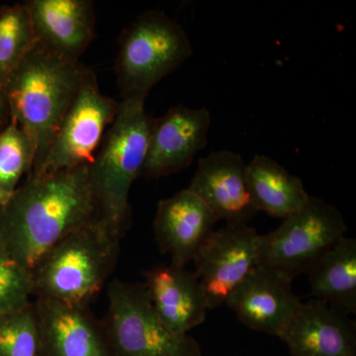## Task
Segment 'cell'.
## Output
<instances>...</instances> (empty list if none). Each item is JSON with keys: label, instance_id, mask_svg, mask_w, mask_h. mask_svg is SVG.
Segmentation results:
<instances>
[{"label": "cell", "instance_id": "6da1fadb", "mask_svg": "<svg viewBox=\"0 0 356 356\" xmlns=\"http://www.w3.org/2000/svg\"><path fill=\"white\" fill-rule=\"evenodd\" d=\"M89 166L29 175L0 208V240L30 270L65 236L99 217Z\"/></svg>", "mask_w": 356, "mask_h": 356}, {"label": "cell", "instance_id": "7a4b0ae2", "mask_svg": "<svg viewBox=\"0 0 356 356\" xmlns=\"http://www.w3.org/2000/svg\"><path fill=\"white\" fill-rule=\"evenodd\" d=\"M86 69L37 41L4 86L11 121L27 134L34 146L33 168L48 151Z\"/></svg>", "mask_w": 356, "mask_h": 356}, {"label": "cell", "instance_id": "3957f363", "mask_svg": "<svg viewBox=\"0 0 356 356\" xmlns=\"http://www.w3.org/2000/svg\"><path fill=\"white\" fill-rule=\"evenodd\" d=\"M121 238L100 217L70 232L33 267L34 296L88 306L113 273Z\"/></svg>", "mask_w": 356, "mask_h": 356}, {"label": "cell", "instance_id": "277c9868", "mask_svg": "<svg viewBox=\"0 0 356 356\" xmlns=\"http://www.w3.org/2000/svg\"><path fill=\"white\" fill-rule=\"evenodd\" d=\"M145 102L138 97L122 99L89 166L99 217L121 236L130 220V191L146 161L153 118L147 115Z\"/></svg>", "mask_w": 356, "mask_h": 356}, {"label": "cell", "instance_id": "5b68a950", "mask_svg": "<svg viewBox=\"0 0 356 356\" xmlns=\"http://www.w3.org/2000/svg\"><path fill=\"white\" fill-rule=\"evenodd\" d=\"M193 54L188 35L161 11L140 14L122 35L116 72L124 98L146 99L151 89Z\"/></svg>", "mask_w": 356, "mask_h": 356}, {"label": "cell", "instance_id": "8992f818", "mask_svg": "<svg viewBox=\"0 0 356 356\" xmlns=\"http://www.w3.org/2000/svg\"><path fill=\"white\" fill-rule=\"evenodd\" d=\"M107 332L117 356H202L193 337L172 332L154 310L144 282L112 280Z\"/></svg>", "mask_w": 356, "mask_h": 356}, {"label": "cell", "instance_id": "52a82bcc", "mask_svg": "<svg viewBox=\"0 0 356 356\" xmlns=\"http://www.w3.org/2000/svg\"><path fill=\"white\" fill-rule=\"evenodd\" d=\"M346 232V220L336 206L310 196L302 209L282 219L274 231L261 235L259 266L294 280L307 273Z\"/></svg>", "mask_w": 356, "mask_h": 356}, {"label": "cell", "instance_id": "ba28073f", "mask_svg": "<svg viewBox=\"0 0 356 356\" xmlns=\"http://www.w3.org/2000/svg\"><path fill=\"white\" fill-rule=\"evenodd\" d=\"M119 102L103 95L91 70H84L76 97L65 112L44 159L30 175H49L90 165Z\"/></svg>", "mask_w": 356, "mask_h": 356}, {"label": "cell", "instance_id": "9c48e42d", "mask_svg": "<svg viewBox=\"0 0 356 356\" xmlns=\"http://www.w3.org/2000/svg\"><path fill=\"white\" fill-rule=\"evenodd\" d=\"M261 236L247 225L214 229L194 257L195 275L208 307L226 305L229 297L259 264Z\"/></svg>", "mask_w": 356, "mask_h": 356}, {"label": "cell", "instance_id": "30bf717a", "mask_svg": "<svg viewBox=\"0 0 356 356\" xmlns=\"http://www.w3.org/2000/svg\"><path fill=\"white\" fill-rule=\"evenodd\" d=\"M211 113L205 107L177 105L159 118L152 119L149 145L142 175L168 177L191 165L207 145Z\"/></svg>", "mask_w": 356, "mask_h": 356}, {"label": "cell", "instance_id": "8fae6325", "mask_svg": "<svg viewBox=\"0 0 356 356\" xmlns=\"http://www.w3.org/2000/svg\"><path fill=\"white\" fill-rule=\"evenodd\" d=\"M32 305L40 356H117L104 323L96 320L88 306L41 298Z\"/></svg>", "mask_w": 356, "mask_h": 356}, {"label": "cell", "instance_id": "7c38bea8", "mask_svg": "<svg viewBox=\"0 0 356 356\" xmlns=\"http://www.w3.org/2000/svg\"><path fill=\"white\" fill-rule=\"evenodd\" d=\"M293 280L273 269L257 266L227 301L242 324L281 339L302 302Z\"/></svg>", "mask_w": 356, "mask_h": 356}, {"label": "cell", "instance_id": "4fadbf2b", "mask_svg": "<svg viewBox=\"0 0 356 356\" xmlns=\"http://www.w3.org/2000/svg\"><path fill=\"white\" fill-rule=\"evenodd\" d=\"M212 211L217 222L247 225L255 211L247 181V163L229 149L199 159L188 187Z\"/></svg>", "mask_w": 356, "mask_h": 356}, {"label": "cell", "instance_id": "5bb4252c", "mask_svg": "<svg viewBox=\"0 0 356 356\" xmlns=\"http://www.w3.org/2000/svg\"><path fill=\"white\" fill-rule=\"evenodd\" d=\"M212 211L188 188L159 201L154 217V236L161 254L173 266L186 267L214 231Z\"/></svg>", "mask_w": 356, "mask_h": 356}, {"label": "cell", "instance_id": "9a60e30c", "mask_svg": "<svg viewBox=\"0 0 356 356\" xmlns=\"http://www.w3.org/2000/svg\"><path fill=\"white\" fill-rule=\"evenodd\" d=\"M291 356H356V325L325 302L302 303L281 339Z\"/></svg>", "mask_w": 356, "mask_h": 356}, {"label": "cell", "instance_id": "2e32d148", "mask_svg": "<svg viewBox=\"0 0 356 356\" xmlns=\"http://www.w3.org/2000/svg\"><path fill=\"white\" fill-rule=\"evenodd\" d=\"M26 4L37 41L60 57L79 62L95 37L92 2L31 0Z\"/></svg>", "mask_w": 356, "mask_h": 356}, {"label": "cell", "instance_id": "e0dca14e", "mask_svg": "<svg viewBox=\"0 0 356 356\" xmlns=\"http://www.w3.org/2000/svg\"><path fill=\"white\" fill-rule=\"evenodd\" d=\"M144 276L154 310L172 332L187 334L205 322L209 307L195 273L170 264L149 269Z\"/></svg>", "mask_w": 356, "mask_h": 356}, {"label": "cell", "instance_id": "ac0fdd59", "mask_svg": "<svg viewBox=\"0 0 356 356\" xmlns=\"http://www.w3.org/2000/svg\"><path fill=\"white\" fill-rule=\"evenodd\" d=\"M312 298L344 316L356 314V240L343 236L307 271Z\"/></svg>", "mask_w": 356, "mask_h": 356}, {"label": "cell", "instance_id": "d6986e66", "mask_svg": "<svg viewBox=\"0 0 356 356\" xmlns=\"http://www.w3.org/2000/svg\"><path fill=\"white\" fill-rule=\"evenodd\" d=\"M247 181L255 211L273 218L294 214L311 196L298 177L264 154H255L247 163Z\"/></svg>", "mask_w": 356, "mask_h": 356}, {"label": "cell", "instance_id": "ffe728a7", "mask_svg": "<svg viewBox=\"0 0 356 356\" xmlns=\"http://www.w3.org/2000/svg\"><path fill=\"white\" fill-rule=\"evenodd\" d=\"M37 43L27 4L0 8V86L4 88Z\"/></svg>", "mask_w": 356, "mask_h": 356}, {"label": "cell", "instance_id": "44dd1931", "mask_svg": "<svg viewBox=\"0 0 356 356\" xmlns=\"http://www.w3.org/2000/svg\"><path fill=\"white\" fill-rule=\"evenodd\" d=\"M35 159L31 140L11 121L0 132V194L6 201L18 188L26 173L31 172Z\"/></svg>", "mask_w": 356, "mask_h": 356}, {"label": "cell", "instance_id": "7402d4cb", "mask_svg": "<svg viewBox=\"0 0 356 356\" xmlns=\"http://www.w3.org/2000/svg\"><path fill=\"white\" fill-rule=\"evenodd\" d=\"M0 356H40L38 325L32 303L0 316Z\"/></svg>", "mask_w": 356, "mask_h": 356}, {"label": "cell", "instance_id": "603a6c76", "mask_svg": "<svg viewBox=\"0 0 356 356\" xmlns=\"http://www.w3.org/2000/svg\"><path fill=\"white\" fill-rule=\"evenodd\" d=\"M32 271L9 254L0 240V316L31 305Z\"/></svg>", "mask_w": 356, "mask_h": 356}, {"label": "cell", "instance_id": "cb8c5ba5", "mask_svg": "<svg viewBox=\"0 0 356 356\" xmlns=\"http://www.w3.org/2000/svg\"><path fill=\"white\" fill-rule=\"evenodd\" d=\"M7 115H9V107L8 103H7L6 90L0 86V126L6 121Z\"/></svg>", "mask_w": 356, "mask_h": 356}, {"label": "cell", "instance_id": "d4e9b609", "mask_svg": "<svg viewBox=\"0 0 356 356\" xmlns=\"http://www.w3.org/2000/svg\"><path fill=\"white\" fill-rule=\"evenodd\" d=\"M6 202V199H4L3 196H2L1 194H0V208H1L2 206H3V204Z\"/></svg>", "mask_w": 356, "mask_h": 356}]
</instances>
